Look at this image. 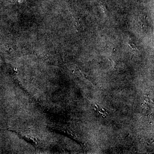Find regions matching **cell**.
Returning <instances> with one entry per match:
<instances>
[{
  "label": "cell",
  "instance_id": "6da1fadb",
  "mask_svg": "<svg viewBox=\"0 0 154 154\" xmlns=\"http://www.w3.org/2000/svg\"><path fill=\"white\" fill-rule=\"evenodd\" d=\"M129 45L131 47V48H133V49H136V48L135 45H134L132 44V43H131V44H129Z\"/></svg>",
  "mask_w": 154,
  "mask_h": 154
}]
</instances>
